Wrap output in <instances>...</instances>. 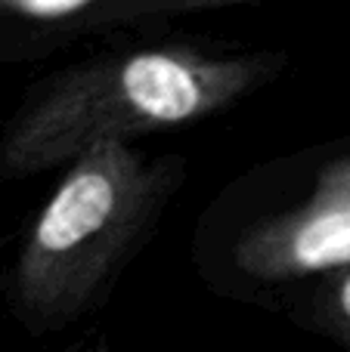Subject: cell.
<instances>
[{
  "instance_id": "obj_1",
  "label": "cell",
  "mask_w": 350,
  "mask_h": 352,
  "mask_svg": "<svg viewBox=\"0 0 350 352\" xmlns=\"http://www.w3.org/2000/svg\"><path fill=\"white\" fill-rule=\"evenodd\" d=\"M279 53H208L189 43L130 47L41 78L0 133V179L68 167L103 142L202 121L270 84Z\"/></svg>"
},
{
  "instance_id": "obj_2",
  "label": "cell",
  "mask_w": 350,
  "mask_h": 352,
  "mask_svg": "<svg viewBox=\"0 0 350 352\" xmlns=\"http://www.w3.org/2000/svg\"><path fill=\"white\" fill-rule=\"evenodd\" d=\"M177 173V161H149L130 142L78 155L19 250L12 291L25 316L56 324L84 312L152 229Z\"/></svg>"
},
{
  "instance_id": "obj_3",
  "label": "cell",
  "mask_w": 350,
  "mask_h": 352,
  "mask_svg": "<svg viewBox=\"0 0 350 352\" xmlns=\"http://www.w3.org/2000/svg\"><path fill=\"white\" fill-rule=\"evenodd\" d=\"M236 263L260 281L350 266V158L329 164L304 204L251 226L236 244Z\"/></svg>"
},
{
  "instance_id": "obj_4",
  "label": "cell",
  "mask_w": 350,
  "mask_h": 352,
  "mask_svg": "<svg viewBox=\"0 0 350 352\" xmlns=\"http://www.w3.org/2000/svg\"><path fill=\"white\" fill-rule=\"evenodd\" d=\"M264 0H0V68L65 50L93 34L155 28L192 12Z\"/></svg>"
},
{
  "instance_id": "obj_5",
  "label": "cell",
  "mask_w": 350,
  "mask_h": 352,
  "mask_svg": "<svg viewBox=\"0 0 350 352\" xmlns=\"http://www.w3.org/2000/svg\"><path fill=\"white\" fill-rule=\"evenodd\" d=\"M335 309H338V316L350 322V272L341 278L338 291H335Z\"/></svg>"
},
{
  "instance_id": "obj_6",
  "label": "cell",
  "mask_w": 350,
  "mask_h": 352,
  "mask_svg": "<svg viewBox=\"0 0 350 352\" xmlns=\"http://www.w3.org/2000/svg\"><path fill=\"white\" fill-rule=\"evenodd\" d=\"M99 352H109V349H105V346H103V349H99Z\"/></svg>"
}]
</instances>
